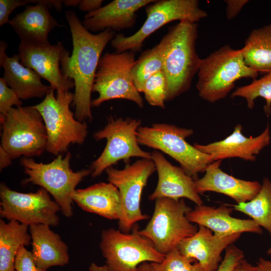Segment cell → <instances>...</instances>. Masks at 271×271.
<instances>
[{
	"mask_svg": "<svg viewBox=\"0 0 271 271\" xmlns=\"http://www.w3.org/2000/svg\"><path fill=\"white\" fill-rule=\"evenodd\" d=\"M0 214L2 218L16 220L29 226L43 224L59 225V204L50 194L40 188L35 192L21 193L10 189L5 183L0 184Z\"/></svg>",
	"mask_w": 271,
	"mask_h": 271,
	"instance_id": "obj_14",
	"label": "cell"
},
{
	"mask_svg": "<svg viewBox=\"0 0 271 271\" xmlns=\"http://www.w3.org/2000/svg\"><path fill=\"white\" fill-rule=\"evenodd\" d=\"M242 131V125L238 124L234 127L233 132L221 141L207 145L195 143L193 146L201 152L209 155L213 161L231 158L254 161L256 155L270 144L269 124L261 133L255 137H246Z\"/></svg>",
	"mask_w": 271,
	"mask_h": 271,
	"instance_id": "obj_17",
	"label": "cell"
},
{
	"mask_svg": "<svg viewBox=\"0 0 271 271\" xmlns=\"http://www.w3.org/2000/svg\"><path fill=\"white\" fill-rule=\"evenodd\" d=\"M50 227L43 224L29 226L33 259L38 267L45 270L64 266L69 261L67 244Z\"/></svg>",
	"mask_w": 271,
	"mask_h": 271,
	"instance_id": "obj_24",
	"label": "cell"
},
{
	"mask_svg": "<svg viewBox=\"0 0 271 271\" xmlns=\"http://www.w3.org/2000/svg\"><path fill=\"white\" fill-rule=\"evenodd\" d=\"M23 102L16 92L11 88L3 77L0 78V122L10 110L16 107L22 106Z\"/></svg>",
	"mask_w": 271,
	"mask_h": 271,
	"instance_id": "obj_33",
	"label": "cell"
},
{
	"mask_svg": "<svg viewBox=\"0 0 271 271\" xmlns=\"http://www.w3.org/2000/svg\"><path fill=\"white\" fill-rule=\"evenodd\" d=\"M136 60L134 53L106 52L100 57L96 71L92 92L98 96L92 100V107L106 101L121 99L144 106L143 99L135 87L131 71Z\"/></svg>",
	"mask_w": 271,
	"mask_h": 271,
	"instance_id": "obj_10",
	"label": "cell"
},
{
	"mask_svg": "<svg viewBox=\"0 0 271 271\" xmlns=\"http://www.w3.org/2000/svg\"><path fill=\"white\" fill-rule=\"evenodd\" d=\"M63 4L66 7H78L81 0H63Z\"/></svg>",
	"mask_w": 271,
	"mask_h": 271,
	"instance_id": "obj_45",
	"label": "cell"
},
{
	"mask_svg": "<svg viewBox=\"0 0 271 271\" xmlns=\"http://www.w3.org/2000/svg\"><path fill=\"white\" fill-rule=\"evenodd\" d=\"M198 37L197 23L181 21L170 27L158 43L167 81L166 101L188 91L198 73L201 59L196 50Z\"/></svg>",
	"mask_w": 271,
	"mask_h": 271,
	"instance_id": "obj_2",
	"label": "cell"
},
{
	"mask_svg": "<svg viewBox=\"0 0 271 271\" xmlns=\"http://www.w3.org/2000/svg\"><path fill=\"white\" fill-rule=\"evenodd\" d=\"M258 74L245 64L241 49L236 50L226 45L201 59L196 88L200 97L214 103L225 98L237 80H254Z\"/></svg>",
	"mask_w": 271,
	"mask_h": 271,
	"instance_id": "obj_3",
	"label": "cell"
},
{
	"mask_svg": "<svg viewBox=\"0 0 271 271\" xmlns=\"http://www.w3.org/2000/svg\"><path fill=\"white\" fill-rule=\"evenodd\" d=\"M233 271H257L256 266L252 265L244 258L234 268Z\"/></svg>",
	"mask_w": 271,
	"mask_h": 271,
	"instance_id": "obj_41",
	"label": "cell"
},
{
	"mask_svg": "<svg viewBox=\"0 0 271 271\" xmlns=\"http://www.w3.org/2000/svg\"><path fill=\"white\" fill-rule=\"evenodd\" d=\"M257 271H271V260L260 257L256 265Z\"/></svg>",
	"mask_w": 271,
	"mask_h": 271,
	"instance_id": "obj_42",
	"label": "cell"
},
{
	"mask_svg": "<svg viewBox=\"0 0 271 271\" xmlns=\"http://www.w3.org/2000/svg\"><path fill=\"white\" fill-rule=\"evenodd\" d=\"M72 199L84 211L110 220H119L121 200L118 189L111 183L100 182L76 189Z\"/></svg>",
	"mask_w": 271,
	"mask_h": 271,
	"instance_id": "obj_25",
	"label": "cell"
},
{
	"mask_svg": "<svg viewBox=\"0 0 271 271\" xmlns=\"http://www.w3.org/2000/svg\"><path fill=\"white\" fill-rule=\"evenodd\" d=\"M141 120L110 116L101 129L94 132L95 141L105 140L106 146L100 155L91 164V176L95 178L120 160L132 157L151 159V153L140 147L137 131Z\"/></svg>",
	"mask_w": 271,
	"mask_h": 271,
	"instance_id": "obj_12",
	"label": "cell"
},
{
	"mask_svg": "<svg viewBox=\"0 0 271 271\" xmlns=\"http://www.w3.org/2000/svg\"><path fill=\"white\" fill-rule=\"evenodd\" d=\"M163 70V58L159 44L144 51L136 60L131 71L134 85L140 93L143 92L147 80L157 72Z\"/></svg>",
	"mask_w": 271,
	"mask_h": 271,
	"instance_id": "obj_29",
	"label": "cell"
},
{
	"mask_svg": "<svg viewBox=\"0 0 271 271\" xmlns=\"http://www.w3.org/2000/svg\"><path fill=\"white\" fill-rule=\"evenodd\" d=\"M137 271H155L152 262H145L141 263Z\"/></svg>",
	"mask_w": 271,
	"mask_h": 271,
	"instance_id": "obj_43",
	"label": "cell"
},
{
	"mask_svg": "<svg viewBox=\"0 0 271 271\" xmlns=\"http://www.w3.org/2000/svg\"><path fill=\"white\" fill-rule=\"evenodd\" d=\"M9 24L21 42L32 44L49 43V33L59 26L49 9L39 3L25 6L23 12L10 20Z\"/></svg>",
	"mask_w": 271,
	"mask_h": 271,
	"instance_id": "obj_23",
	"label": "cell"
},
{
	"mask_svg": "<svg viewBox=\"0 0 271 271\" xmlns=\"http://www.w3.org/2000/svg\"><path fill=\"white\" fill-rule=\"evenodd\" d=\"M38 3L46 6L49 9H55L56 11L61 12L63 1L62 0H37L36 4Z\"/></svg>",
	"mask_w": 271,
	"mask_h": 271,
	"instance_id": "obj_40",
	"label": "cell"
},
{
	"mask_svg": "<svg viewBox=\"0 0 271 271\" xmlns=\"http://www.w3.org/2000/svg\"><path fill=\"white\" fill-rule=\"evenodd\" d=\"M12 159L10 155L0 146V170L2 171L12 163Z\"/></svg>",
	"mask_w": 271,
	"mask_h": 271,
	"instance_id": "obj_39",
	"label": "cell"
},
{
	"mask_svg": "<svg viewBox=\"0 0 271 271\" xmlns=\"http://www.w3.org/2000/svg\"><path fill=\"white\" fill-rule=\"evenodd\" d=\"M156 171L152 159H140L123 169L112 166L107 168L108 181L118 190L121 200V215L118 229L129 232L138 222L148 219L149 216L142 213L141 200L144 188L151 176Z\"/></svg>",
	"mask_w": 271,
	"mask_h": 271,
	"instance_id": "obj_13",
	"label": "cell"
},
{
	"mask_svg": "<svg viewBox=\"0 0 271 271\" xmlns=\"http://www.w3.org/2000/svg\"><path fill=\"white\" fill-rule=\"evenodd\" d=\"M221 161L218 160L209 165L204 176L195 180L197 192L199 194L210 191L221 193L237 204L252 200L259 192L261 184L238 179L225 173L220 168Z\"/></svg>",
	"mask_w": 271,
	"mask_h": 271,
	"instance_id": "obj_20",
	"label": "cell"
},
{
	"mask_svg": "<svg viewBox=\"0 0 271 271\" xmlns=\"http://www.w3.org/2000/svg\"><path fill=\"white\" fill-rule=\"evenodd\" d=\"M36 3V0H0V26L9 24V17L16 9Z\"/></svg>",
	"mask_w": 271,
	"mask_h": 271,
	"instance_id": "obj_36",
	"label": "cell"
},
{
	"mask_svg": "<svg viewBox=\"0 0 271 271\" xmlns=\"http://www.w3.org/2000/svg\"><path fill=\"white\" fill-rule=\"evenodd\" d=\"M155 201L153 215L139 233L149 239L158 251L166 255L182 240L193 235L198 228L187 218L186 213L192 208L183 199L164 198Z\"/></svg>",
	"mask_w": 271,
	"mask_h": 271,
	"instance_id": "obj_11",
	"label": "cell"
},
{
	"mask_svg": "<svg viewBox=\"0 0 271 271\" xmlns=\"http://www.w3.org/2000/svg\"><path fill=\"white\" fill-rule=\"evenodd\" d=\"M156 0H114L98 10L88 13L82 22L89 32H101L109 29L120 31L136 23L137 13Z\"/></svg>",
	"mask_w": 271,
	"mask_h": 271,
	"instance_id": "obj_19",
	"label": "cell"
},
{
	"mask_svg": "<svg viewBox=\"0 0 271 271\" xmlns=\"http://www.w3.org/2000/svg\"><path fill=\"white\" fill-rule=\"evenodd\" d=\"M231 97L244 98L249 109L253 108L257 98H263L265 101L264 112L269 117L271 115V70L260 78L253 80L250 84L237 88Z\"/></svg>",
	"mask_w": 271,
	"mask_h": 271,
	"instance_id": "obj_30",
	"label": "cell"
},
{
	"mask_svg": "<svg viewBox=\"0 0 271 271\" xmlns=\"http://www.w3.org/2000/svg\"><path fill=\"white\" fill-rule=\"evenodd\" d=\"M51 88L44 99L33 106L41 114L47 130L46 151L55 156L67 152L71 144H82L88 134L85 121L76 119L70 109L74 93Z\"/></svg>",
	"mask_w": 271,
	"mask_h": 271,
	"instance_id": "obj_4",
	"label": "cell"
},
{
	"mask_svg": "<svg viewBox=\"0 0 271 271\" xmlns=\"http://www.w3.org/2000/svg\"><path fill=\"white\" fill-rule=\"evenodd\" d=\"M7 44L0 42V65L4 70L3 78L21 100L45 96L51 89L44 84L41 77L33 69L23 65L18 54L9 57Z\"/></svg>",
	"mask_w": 271,
	"mask_h": 271,
	"instance_id": "obj_22",
	"label": "cell"
},
{
	"mask_svg": "<svg viewBox=\"0 0 271 271\" xmlns=\"http://www.w3.org/2000/svg\"><path fill=\"white\" fill-rule=\"evenodd\" d=\"M167 81L163 70L151 77L146 82L143 93L148 103L153 106L164 108L166 101Z\"/></svg>",
	"mask_w": 271,
	"mask_h": 271,
	"instance_id": "obj_31",
	"label": "cell"
},
{
	"mask_svg": "<svg viewBox=\"0 0 271 271\" xmlns=\"http://www.w3.org/2000/svg\"><path fill=\"white\" fill-rule=\"evenodd\" d=\"M29 226L16 220H0V271H15L17 253L23 246L31 243Z\"/></svg>",
	"mask_w": 271,
	"mask_h": 271,
	"instance_id": "obj_26",
	"label": "cell"
},
{
	"mask_svg": "<svg viewBox=\"0 0 271 271\" xmlns=\"http://www.w3.org/2000/svg\"><path fill=\"white\" fill-rule=\"evenodd\" d=\"M103 2V0H81L78 8L81 11L90 13L100 9Z\"/></svg>",
	"mask_w": 271,
	"mask_h": 271,
	"instance_id": "obj_38",
	"label": "cell"
},
{
	"mask_svg": "<svg viewBox=\"0 0 271 271\" xmlns=\"http://www.w3.org/2000/svg\"><path fill=\"white\" fill-rule=\"evenodd\" d=\"M147 18L143 25L133 34L115 35L110 42L116 53L140 51L145 41L166 24L175 21L197 23L208 16L201 9L197 0H159L147 5Z\"/></svg>",
	"mask_w": 271,
	"mask_h": 271,
	"instance_id": "obj_8",
	"label": "cell"
},
{
	"mask_svg": "<svg viewBox=\"0 0 271 271\" xmlns=\"http://www.w3.org/2000/svg\"><path fill=\"white\" fill-rule=\"evenodd\" d=\"M72 36L71 55L66 56L61 62L62 73L74 83L72 104L74 115L80 121H91V93L98 64L102 53L115 36L114 32L107 29L94 34L83 26L76 13H65Z\"/></svg>",
	"mask_w": 271,
	"mask_h": 271,
	"instance_id": "obj_1",
	"label": "cell"
},
{
	"mask_svg": "<svg viewBox=\"0 0 271 271\" xmlns=\"http://www.w3.org/2000/svg\"><path fill=\"white\" fill-rule=\"evenodd\" d=\"M226 15L228 20L235 18L243 7L249 2L248 0H225Z\"/></svg>",
	"mask_w": 271,
	"mask_h": 271,
	"instance_id": "obj_37",
	"label": "cell"
},
{
	"mask_svg": "<svg viewBox=\"0 0 271 271\" xmlns=\"http://www.w3.org/2000/svg\"><path fill=\"white\" fill-rule=\"evenodd\" d=\"M18 52L21 63L47 80L51 88L65 91L74 88L73 81L65 76L61 69L62 61L70 55L62 42L52 45L49 42L32 44L20 42Z\"/></svg>",
	"mask_w": 271,
	"mask_h": 271,
	"instance_id": "obj_15",
	"label": "cell"
},
{
	"mask_svg": "<svg viewBox=\"0 0 271 271\" xmlns=\"http://www.w3.org/2000/svg\"><path fill=\"white\" fill-rule=\"evenodd\" d=\"M193 260L176 247L166 254L162 262L152 263L155 271H204L198 261L192 263Z\"/></svg>",
	"mask_w": 271,
	"mask_h": 271,
	"instance_id": "obj_32",
	"label": "cell"
},
{
	"mask_svg": "<svg viewBox=\"0 0 271 271\" xmlns=\"http://www.w3.org/2000/svg\"><path fill=\"white\" fill-rule=\"evenodd\" d=\"M241 234L219 235L198 225L197 231L182 240L177 248L187 258L196 259L204 271H216L222 261V251L236 241Z\"/></svg>",
	"mask_w": 271,
	"mask_h": 271,
	"instance_id": "obj_18",
	"label": "cell"
},
{
	"mask_svg": "<svg viewBox=\"0 0 271 271\" xmlns=\"http://www.w3.org/2000/svg\"><path fill=\"white\" fill-rule=\"evenodd\" d=\"M71 154L59 155L48 163H38L32 158L23 157L20 163L28 177L22 185L32 184L45 189L59 204L66 217L73 215L72 195L77 186L91 174L89 169L73 171L70 168Z\"/></svg>",
	"mask_w": 271,
	"mask_h": 271,
	"instance_id": "obj_5",
	"label": "cell"
},
{
	"mask_svg": "<svg viewBox=\"0 0 271 271\" xmlns=\"http://www.w3.org/2000/svg\"><path fill=\"white\" fill-rule=\"evenodd\" d=\"M15 271H48L38 267L36 264L31 251L25 246L19 249L15 262Z\"/></svg>",
	"mask_w": 271,
	"mask_h": 271,
	"instance_id": "obj_35",
	"label": "cell"
},
{
	"mask_svg": "<svg viewBox=\"0 0 271 271\" xmlns=\"http://www.w3.org/2000/svg\"><path fill=\"white\" fill-rule=\"evenodd\" d=\"M192 129L165 123L141 126L137 131L140 145L162 151L178 162L185 172L194 180L213 163L211 157L189 144L186 139L192 136Z\"/></svg>",
	"mask_w": 271,
	"mask_h": 271,
	"instance_id": "obj_6",
	"label": "cell"
},
{
	"mask_svg": "<svg viewBox=\"0 0 271 271\" xmlns=\"http://www.w3.org/2000/svg\"><path fill=\"white\" fill-rule=\"evenodd\" d=\"M233 209L224 204L218 207L203 204L196 205L186 213V217L190 222L203 226L219 235L244 232L262 233L261 227L252 219H242L231 216Z\"/></svg>",
	"mask_w": 271,
	"mask_h": 271,
	"instance_id": "obj_21",
	"label": "cell"
},
{
	"mask_svg": "<svg viewBox=\"0 0 271 271\" xmlns=\"http://www.w3.org/2000/svg\"><path fill=\"white\" fill-rule=\"evenodd\" d=\"M267 254L268 255H270V256H271V246L269 247V248L267 250Z\"/></svg>",
	"mask_w": 271,
	"mask_h": 271,
	"instance_id": "obj_46",
	"label": "cell"
},
{
	"mask_svg": "<svg viewBox=\"0 0 271 271\" xmlns=\"http://www.w3.org/2000/svg\"><path fill=\"white\" fill-rule=\"evenodd\" d=\"M0 122L1 146L13 160L39 156L46 150L45 125L41 114L33 106L12 108Z\"/></svg>",
	"mask_w": 271,
	"mask_h": 271,
	"instance_id": "obj_7",
	"label": "cell"
},
{
	"mask_svg": "<svg viewBox=\"0 0 271 271\" xmlns=\"http://www.w3.org/2000/svg\"><path fill=\"white\" fill-rule=\"evenodd\" d=\"M151 159L158 174V183L155 190L149 196L150 201L164 198L175 200L187 198L196 205L203 204L192 177L181 167L172 164L157 150L151 153Z\"/></svg>",
	"mask_w": 271,
	"mask_h": 271,
	"instance_id": "obj_16",
	"label": "cell"
},
{
	"mask_svg": "<svg viewBox=\"0 0 271 271\" xmlns=\"http://www.w3.org/2000/svg\"><path fill=\"white\" fill-rule=\"evenodd\" d=\"M241 50L248 67L258 72L271 70V23L253 30Z\"/></svg>",
	"mask_w": 271,
	"mask_h": 271,
	"instance_id": "obj_27",
	"label": "cell"
},
{
	"mask_svg": "<svg viewBox=\"0 0 271 271\" xmlns=\"http://www.w3.org/2000/svg\"><path fill=\"white\" fill-rule=\"evenodd\" d=\"M244 257L243 252L232 244L225 249L224 257L216 271H233Z\"/></svg>",
	"mask_w": 271,
	"mask_h": 271,
	"instance_id": "obj_34",
	"label": "cell"
},
{
	"mask_svg": "<svg viewBox=\"0 0 271 271\" xmlns=\"http://www.w3.org/2000/svg\"><path fill=\"white\" fill-rule=\"evenodd\" d=\"M136 224L129 232L111 227L101 233L99 248L109 271H137L145 262L160 263L165 255L139 233Z\"/></svg>",
	"mask_w": 271,
	"mask_h": 271,
	"instance_id": "obj_9",
	"label": "cell"
},
{
	"mask_svg": "<svg viewBox=\"0 0 271 271\" xmlns=\"http://www.w3.org/2000/svg\"><path fill=\"white\" fill-rule=\"evenodd\" d=\"M231 206L249 216L271 236V181L269 179H263L259 192L252 200Z\"/></svg>",
	"mask_w": 271,
	"mask_h": 271,
	"instance_id": "obj_28",
	"label": "cell"
},
{
	"mask_svg": "<svg viewBox=\"0 0 271 271\" xmlns=\"http://www.w3.org/2000/svg\"><path fill=\"white\" fill-rule=\"evenodd\" d=\"M89 271H109L106 265H99L95 263L92 262L89 267Z\"/></svg>",
	"mask_w": 271,
	"mask_h": 271,
	"instance_id": "obj_44",
	"label": "cell"
}]
</instances>
